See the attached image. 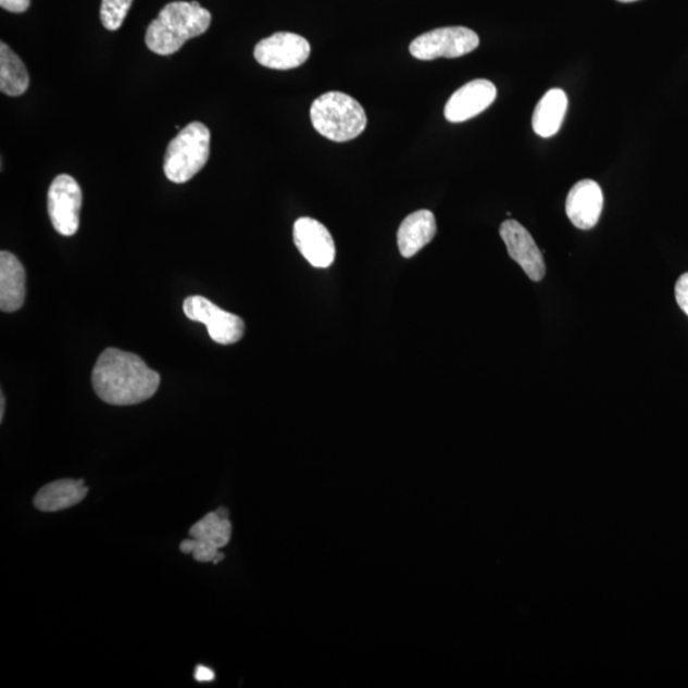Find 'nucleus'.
Returning <instances> with one entry per match:
<instances>
[{
  "instance_id": "obj_1",
  "label": "nucleus",
  "mask_w": 688,
  "mask_h": 688,
  "mask_svg": "<svg viewBox=\"0 0 688 688\" xmlns=\"http://www.w3.org/2000/svg\"><path fill=\"white\" fill-rule=\"evenodd\" d=\"M160 374L135 353L108 349L100 354L92 372L95 393L113 405H133L157 393Z\"/></svg>"
},
{
  "instance_id": "obj_2",
  "label": "nucleus",
  "mask_w": 688,
  "mask_h": 688,
  "mask_svg": "<svg viewBox=\"0 0 688 688\" xmlns=\"http://www.w3.org/2000/svg\"><path fill=\"white\" fill-rule=\"evenodd\" d=\"M212 14L198 2H173L147 28L146 46L159 55H173L184 43L210 28Z\"/></svg>"
},
{
  "instance_id": "obj_3",
  "label": "nucleus",
  "mask_w": 688,
  "mask_h": 688,
  "mask_svg": "<svg viewBox=\"0 0 688 688\" xmlns=\"http://www.w3.org/2000/svg\"><path fill=\"white\" fill-rule=\"evenodd\" d=\"M310 117L320 135L339 143L358 138L367 124L364 108L342 92H328L317 98L310 109Z\"/></svg>"
},
{
  "instance_id": "obj_4",
  "label": "nucleus",
  "mask_w": 688,
  "mask_h": 688,
  "mask_svg": "<svg viewBox=\"0 0 688 688\" xmlns=\"http://www.w3.org/2000/svg\"><path fill=\"white\" fill-rule=\"evenodd\" d=\"M211 132L201 122L190 123L167 146L165 175L170 182L187 183L201 172L211 154Z\"/></svg>"
},
{
  "instance_id": "obj_5",
  "label": "nucleus",
  "mask_w": 688,
  "mask_h": 688,
  "mask_svg": "<svg viewBox=\"0 0 688 688\" xmlns=\"http://www.w3.org/2000/svg\"><path fill=\"white\" fill-rule=\"evenodd\" d=\"M479 37L471 28L454 26L433 29L411 42V54L418 61L461 58L475 51Z\"/></svg>"
},
{
  "instance_id": "obj_6",
  "label": "nucleus",
  "mask_w": 688,
  "mask_h": 688,
  "mask_svg": "<svg viewBox=\"0 0 688 688\" xmlns=\"http://www.w3.org/2000/svg\"><path fill=\"white\" fill-rule=\"evenodd\" d=\"M183 310L188 320L204 324L216 343L234 345L246 333V324L240 316L225 312L203 296H189L183 303Z\"/></svg>"
},
{
  "instance_id": "obj_7",
  "label": "nucleus",
  "mask_w": 688,
  "mask_h": 688,
  "mask_svg": "<svg viewBox=\"0 0 688 688\" xmlns=\"http://www.w3.org/2000/svg\"><path fill=\"white\" fill-rule=\"evenodd\" d=\"M83 190L70 175H59L51 183L48 193V212L57 233L73 236L79 228Z\"/></svg>"
},
{
  "instance_id": "obj_8",
  "label": "nucleus",
  "mask_w": 688,
  "mask_h": 688,
  "mask_svg": "<svg viewBox=\"0 0 688 688\" xmlns=\"http://www.w3.org/2000/svg\"><path fill=\"white\" fill-rule=\"evenodd\" d=\"M310 51L312 49L305 37L291 33H277L257 43L254 58L265 68L288 71L305 63Z\"/></svg>"
},
{
  "instance_id": "obj_9",
  "label": "nucleus",
  "mask_w": 688,
  "mask_h": 688,
  "mask_svg": "<svg viewBox=\"0 0 688 688\" xmlns=\"http://www.w3.org/2000/svg\"><path fill=\"white\" fill-rule=\"evenodd\" d=\"M508 253L520 264L533 283H541L546 276L542 251L539 250L528 229L515 220H508L500 227Z\"/></svg>"
},
{
  "instance_id": "obj_10",
  "label": "nucleus",
  "mask_w": 688,
  "mask_h": 688,
  "mask_svg": "<svg viewBox=\"0 0 688 688\" xmlns=\"http://www.w3.org/2000/svg\"><path fill=\"white\" fill-rule=\"evenodd\" d=\"M293 240L302 257L315 268H328L335 262V240L321 222L310 217L296 221Z\"/></svg>"
},
{
  "instance_id": "obj_11",
  "label": "nucleus",
  "mask_w": 688,
  "mask_h": 688,
  "mask_svg": "<svg viewBox=\"0 0 688 688\" xmlns=\"http://www.w3.org/2000/svg\"><path fill=\"white\" fill-rule=\"evenodd\" d=\"M496 96H498V90L490 80H472L451 96L443 114L450 123L467 122L490 108Z\"/></svg>"
},
{
  "instance_id": "obj_12",
  "label": "nucleus",
  "mask_w": 688,
  "mask_h": 688,
  "mask_svg": "<svg viewBox=\"0 0 688 688\" xmlns=\"http://www.w3.org/2000/svg\"><path fill=\"white\" fill-rule=\"evenodd\" d=\"M603 211V191L595 180L576 183L568 191L566 214L575 227L593 228Z\"/></svg>"
},
{
  "instance_id": "obj_13",
  "label": "nucleus",
  "mask_w": 688,
  "mask_h": 688,
  "mask_svg": "<svg viewBox=\"0 0 688 688\" xmlns=\"http://www.w3.org/2000/svg\"><path fill=\"white\" fill-rule=\"evenodd\" d=\"M26 298V272L16 255L0 253V309L3 313L17 312Z\"/></svg>"
},
{
  "instance_id": "obj_14",
  "label": "nucleus",
  "mask_w": 688,
  "mask_h": 688,
  "mask_svg": "<svg viewBox=\"0 0 688 688\" xmlns=\"http://www.w3.org/2000/svg\"><path fill=\"white\" fill-rule=\"evenodd\" d=\"M438 226L434 213L421 210L410 214L398 229V248L404 258H412L435 238Z\"/></svg>"
},
{
  "instance_id": "obj_15",
  "label": "nucleus",
  "mask_w": 688,
  "mask_h": 688,
  "mask_svg": "<svg viewBox=\"0 0 688 688\" xmlns=\"http://www.w3.org/2000/svg\"><path fill=\"white\" fill-rule=\"evenodd\" d=\"M87 493L84 479H59L41 488L35 496L34 505L43 513L62 512L79 504Z\"/></svg>"
},
{
  "instance_id": "obj_16",
  "label": "nucleus",
  "mask_w": 688,
  "mask_h": 688,
  "mask_svg": "<svg viewBox=\"0 0 688 688\" xmlns=\"http://www.w3.org/2000/svg\"><path fill=\"white\" fill-rule=\"evenodd\" d=\"M567 96L560 88L547 92L533 114V130L542 138L558 135L567 111Z\"/></svg>"
},
{
  "instance_id": "obj_17",
  "label": "nucleus",
  "mask_w": 688,
  "mask_h": 688,
  "mask_svg": "<svg viewBox=\"0 0 688 688\" xmlns=\"http://www.w3.org/2000/svg\"><path fill=\"white\" fill-rule=\"evenodd\" d=\"M233 535V525L228 520V512L220 508L216 512L207 514L198 521L189 530L191 538L198 539L213 549H224L229 543Z\"/></svg>"
},
{
  "instance_id": "obj_18",
  "label": "nucleus",
  "mask_w": 688,
  "mask_h": 688,
  "mask_svg": "<svg viewBox=\"0 0 688 688\" xmlns=\"http://www.w3.org/2000/svg\"><path fill=\"white\" fill-rule=\"evenodd\" d=\"M28 72L24 62L7 43H0V91L17 98L27 91Z\"/></svg>"
},
{
  "instance_id": "obj_19",
  "label": "nucleus",
  "mask_w": 688,
  "mask_h": 688,
  "mask_svg": "<svg viewBox=\"0 0 688 688\" xmlns=\"http://www.w3.org/2000/svg\"><path fill=\"white\" fill-rule=\"evenodd\" d=\"M133 0H102L100 18L109 32H116L128 16Z\"/></svg>"
},
{
  "instance_id": "obj_20",
  "label": "nucleus",
  "mask_w": 688,
  "mask_h": 688,
  "mask_svg": "<svg viewBox=\"0 0 688 688\" xmlns=\"http://www.w3.org/2000/svg\"><path fill=\"white\" fill-rule=\"evenodd\" d=\"M180 551L185 554H193L195 560L203 562V564H205V562H214L221 553L220 550L213 549V547L198 541V539L195 538L185 539L180 545Z\"/></svg>"
},
{
  "instance_id": "obj_21",
  "label": "nucleus",
  "mask_w": 688,
  "mask_h": 688,
  "mask_svg": "<svg viewBox=\"0 0 688 688\" xmlns=\"http://www.w3.org/2000/svg\"><path fill=\"white\" fill-rule=\"evenodd\" d=\"M675 293L678 307L688 316V272L678 278Z\"/></svg>"
},
{
  "instance_id": "obj_22",
  "label": "nucleus",
  "mask_w": 688,
  "mask_h": 688,
  "mask_svg": "<svg viewBox=\"0 0 688 688\" xmlns=\"http://www.w3.org/2000/svg\"><path fill=\"white\" fill-rule=\"evenodd\" d=\"M32 0H0V7L12 13H24L29 9Z\"/></svg>"
},
{
  "instance_id": "obj_23",
  "label": "nucleus",
  "mask_w": 688,
  "mask_h": 688,
  "mask_svg": "<svg viewBox=\"0 0 688 688\" xmlns=\"http://www.w3.org/2000/svg\"><path fill=\"white\" fill-rule=\"evenodd\" d=\"M195 678L198 680V683H212V680L214 679V672L209 667H204V665H198V667L196 668Z\"/></svg>"
},
{
  "instance_id": "obj_24",
  "label": "nucleus",
  "mask_w": 688,
  "mask_h": 688,
  "mask_svg": "<svg viewBox=\"0 0 688 688\" xmlns=\"http://www.w3.org/2000/svg\"><path fill=\"white\" fill-rule=\"evenodd\" d=\"M4 410H5V398H4V395L2 393V397H0V421H3L4 418Z\"/></svg>"
},
{
  "instance_id": "obj_25",
  "label": "nucleus",
  "mask_w": 688,
  "mask_h": 688,
  "mask_svg": "<svg viewBox=\"0 0 688 688\" xmlns=\"http://www.w3.org/2000/svg\"><path fill=\"white\" fill-rule=\"evenodd\" d=\"M618 2L633 3V2H638V0H618Z\"/></svg>"
}]
</instances>
